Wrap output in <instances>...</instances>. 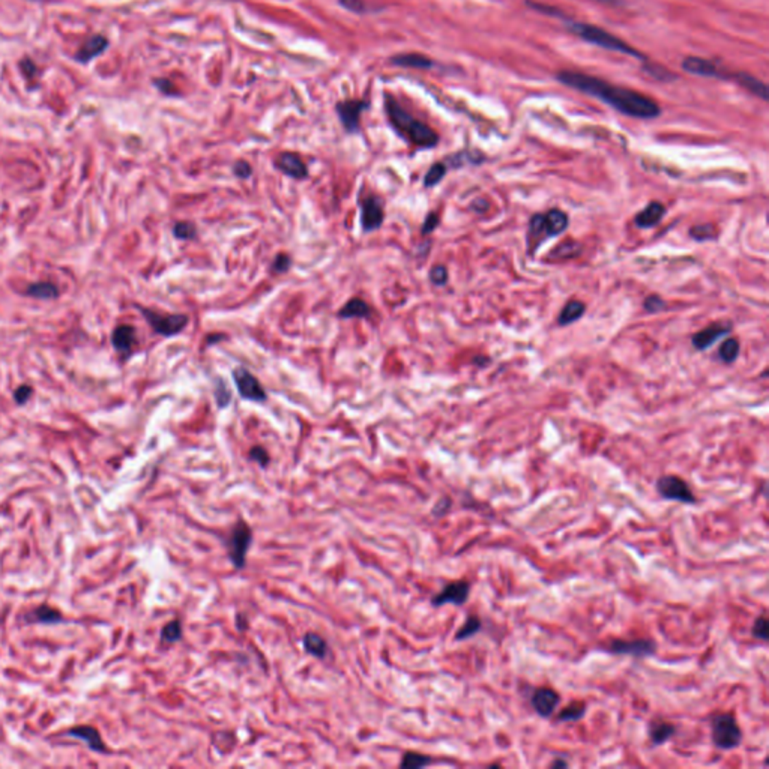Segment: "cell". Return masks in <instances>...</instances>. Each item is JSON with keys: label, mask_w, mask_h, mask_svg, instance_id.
<instances>
[{"label": "cell", "mask_w": 769, "mask_h": 769, "mask_svg": "<svg viewBox=\"0 0 769 769\" xmlns=\"http://www.w3.org/2000/svg\"><path fill=\"white\" fill-rule=\"evenodd\" d=\"M156 83H158L156 86L160 87V89H161L163 92H165V93H169V92H170V91H169L170 87H171V83H170V82H167V80H158Z\"/></svg>", "instance_id": "obj_52"}, {"label": "cell", "mask_w": 769, "mask_h": 769, "mask_svg": "<svg viewBox=\"0 0 769 769\" xmlns=\"http://www.w3.org/2000/svg\"><path fill=\"white\" fill-rule=\"evenodd\" d=\"M250 460L252 462L259 463L261 467H266L271 462V457H269V453L263 448V447H252L250 449Z\"/></svg>", "instance_id": "obj_43"}, {"label": "cell", "mask_w": 769, "mask_h": 769, "mask_svg": "<svg viewBox=\"0 0 769 769\" xmlns=\"http://www.w3.org/2000/svg\"><path fill=\"white\" fill-rule=\"evenodd\" d=\"M430 281L434 285H445L448 281V269L442 265H436L430 271Z\"/></svg>", "instance_id": "obj_42"}, {"label": "cell", "mask_w": 769, "mask_h": 769, "mask_svg": "<svg viewBox=\"0 0 769 769\" xmlns=\"http://www.w3.org/2000/svg\"><path fill=\"white\" fill-rule=\"evenodd\" d=\"M224 338H226V335H223V334H211V335L206 337V343H208V344H217V343L221 342V340H224Z\"/></svg>", "instance_id": "obj_51"}, {"label": "cell", "mask_w": 769, "mask_h": 769, "mask_svg": "<svg viewBox=\"0 0 769 769\" xmlns=\"http://www.w3.org/2000/svg\"><path fill=\"white\" fill-rule=\"evenodd\" d=\"M372 314L371 307L366 303V300L361 299V298H352L348 299L347 303L340 308L337 316L338 319H368V317Z\"/></svg>", "instance_id": "obj_20"}, {"label": "cell", "mask_w": 769, "mask_h": 769, "mask_svg": "<svg viewBox=\"0 0 769 769\" xmlns=\"http://www.w3.org/2000/svg\"><path fill=\"white\" fill-rule=\"evenodd\" d=\"M738 353H740L738 340H727V342H724L720 347V358L727 364H731L738 358Z\"/></svg>", "instance_id": "obj_37"}, {"label": "cell", "mask_w": 769, "mask_h": 769, "mask_svg": "<svg viewBox=\"0 0 769 769\" xmlns=\"http://www.w3.org/2000/svg\"><path fill=\"white\" fill-rule=\"evenodd\" d=\"M213 397H215L218 409H226L232 403V391L223 377H215L212 382Z\"/></svg>", "instance_id": "obj_30"}, {"label": "cell", "mask_w": 769, "mask_h": 769, "mask_svg": "<svg viewBox=\"0 0 769 769\" xmlns=\"http://www.w3.org/2000/svg\"><path fill=\"white\" fill-rule=\"evenodd\" d=\"M711 740L713 747L721 751H731L742 744L744 733L738 720L732 712H718L709 720Z\"/></svg>", "instance_id": "obj_4"}, {"label": "cell", "mask_w": 769, "mask_h": 769, "mask_svg": "<svg viewBox=\"0 0 769 769\" xmlns=\"http://www.w3.org/2000/svg\"><path fill=\"white\" fill-rule=\"evenodd\" d=\"M182 637V625L178 619L170 621L161 631V640L164 643H176Z\"/></svg>", "instance_id": "obj_36"}, {"label": "cell", "mask_w": 769, "mask_h": 769, "mask_svg": "<svg viewBox=\"0 0 769 769\" xmlns=\"http://www.w3.org/2000/svg\"><path fill=\"white\" fill-rule=\"evenodd\" d=\"M32 395H34V388L29 386V385H21V386L17 388V390H15L14 400H15V403L19 404V406H21V404H26L30 400Z\"/></svg>", "instance_id": "obj_45"}, {"label": "cell", "mask_w": 769, "mask_h": 769, "mask_svg": "<svg viewBox=\"0 0 769 769\" xmlns=\"http://www.w3.org/2000/svg\"><path fill=\"white\" fill-rule=\"evenodd\" d=\"M447 174V165L443 163H436L433 164L428 171L425 173V178H424V187L425 188H431L434 185H438L439 182L445 178Z\"/></svg>", "instance_id": "obj_35"}, {"label": "cell", "mask_w": 769, "mask_h": 769, "mask_svg": "<svg viewBox=\"0 0 769 769\" xmlns=\"http://www.w3.org/2000/svg\"><path fill=\"white\" fill-rule=\"evenodd\" d=\"M645 69L648 71L649 75L656 78V80H660V82H672L676 78V75L670 73L669 69H665L661 65H654V63H651V62H646Z\"/></svg>", "instance_id": "obj_38"}, {"label": "cell", "mask_w": 769, "mask_h": 769, "mask_svg": "<svg viewBox=\"0 0 769 769\" xmlns=\"http://www.w3.org/2000/svg\"><path fill=\"white\" fill-rule=\"evenodd\" d=\"M25 295L39 300H49V299H58L59 298V287L56 284L49 281H39L32 283L27 285L25 290Z\"/></svg>", "instance_id": "obj_25"}, {"label": "cell", "mask_w": 769, "mask_h": 769, "mask_svg": "<svg viewBox=\"0 0 769 769\" xmlns=\"http://www.w3.org/2000/svg\"><path fill=\"white\" fill-rule=\"evenodd\" d=\"M247 622H248L247 617H244L241 613L236 616V625L239 630H245V624H247Z\"/></svg>", "instance_id": "obj_53"}, {"label": "cell", "mask_w": 769, "mask_h": 769, "mask_svg": "<svg viewBox=\"0 0 769 769\" xmlns=\"http://www.w3.org/2000/svg\"><path fill=\"white\" fill-rule=\"evenodd\" d=\"M584 310H586V307H584L583 303H580V300H571V303H568L564 307V310L560 311L559 323L560 324H569V323L577 322L584 314Z\"/></svg>", "instance_id": "obj_32"}, {"label": "cell", "mask_w": 769, "mask_h": 769, "mask_svg": "<svg viewBox=\"0 0 769 769\" xmlns=\"http://www.w3.org/2000/svg\"><path fill=\"white\" fill-rule=\"evenodd\" d=\"M482 630V622L477 615H471L466 617V621L463 622L462 627L456 632V640L457 641H463L471 639L473 636H477V634Z\"/></svg>", "instance_id": "obj_31"}, {"label": "cell", "mask_w": 769, "mask_h": 769, "mask_svg": "<svg viewBox=\"0 0 769 769\" xmlns=\"http://www.w3.org/2000/svg\"><path fill=\"white\" fill-rule=\"evenodd\" d=\"M25 621L26 624H44V625H54V624L65 622L59 610L47 604L32 608L29 613H26Z\"/></svg>", "instance_id": "obj_19"}, {"label": "cell", "mask_w": 769, "mask_h": 769, "mask_svg": "<svg viewBox=\"0 0 769 769\" xmlns=\"http://www.w3.org/2000/svg\"><path fill=\"white\" fill-rule=\"evenodd\" d=\"M451 504H453L451 502V499L448 496H443L440 501L434 505V508L431 511L434 517H443V515L448 514V511L451 510Z\"/></svg>", "instance_id": "obj_47"}, {"label": "cell", "mask_w": 769, "mask_h": 769, "mask_svg": "<svg viewBox=\"0 0 769 769\" xmlns=\"http://www.w3.org/2000/svg\"><path fill=\"white\" fill-rule=\"evenodd\" d=\"M293 266V260L289 255H285V252H280V255H276L272 265H271V271L274 274H285L290 271V268Z\"/></svg>", "instance_id": "obj_40"}, {"label": "cell", "mask_w": 769, "mask_h": 769, "mask_svg": "<svg viewBox=\"0 0 769 769\" xmlns=\"http://www.w3.org/2000/svg\"><path fill=\"white\" fill-rule=\"evenodd\" d=\"M558 80L576 91L592 95L610 107H613L622 115L639 119H654L661 115V108L656 102L646 97V95L610 84L598 77L586 75L583 73H574V71H560Z\"/></svg>", "instance_id": "obj_1"}, {"label": "cell", "mask_w": 769, "mask_h": 769, "mask_svg": "<svg viewBox=\"0 0 769 769\" xmlns=\"http://www.w3.org/2000/svg\"><path fill=\"white\" fill-rule=\"evenodd\" d=\"M251 541H252V530L250 525L239 520L233 526L232 532H230L226 543L228 559L236 569H242L245 567V560H247V553L251 545Z\"/></svg>", "instance_id": "obj_7"}, {"label": "cell", "mask_w": 769, "mask_h": 769, "mask_svg": "<svg viewBox=\"0 0 769 769\" xmlns=\"http://www.w3.org/2000/svg\"><path fill=\"white\" fill-rule=\"evenodd\" d=\"M568 227V217L559 209L550 211L547 215H544V228L547 236H556L560 235Z\"/></svg>", "instance_id": "obj_26"}, {"label": "cell", "mask_w": 769, "mask_h": 769, "mask_svg": "<svg viewBox=\"0 0 769 769\" xmlns=\"http://www.w3.org/2000/svg\"><path fill=\"white\" fill-rule=\"evenodd\" d=\"M438 226H439V215L436 212H430L424 220V224L421 227V233L424 236L430 235V233L434 232L436 228H438Z\"/></svg>", "instance_id": "obj_46"}, {"label": "cell", "mask_w": 769, "mask_h": 769, "mask_svg": "<svg viewBox=\"0 0 769 769\" xmlns=\"http://www.w3.org/2000/svg\"><path fill=\"white\" fill-rule=\"evenodd\" d=\"M655 490L658 496L664 501L679 502L683 505H694L697 497L693 493L688 482L678 477V475H663L655 482Z\"/></svg>", "instance_id": "obj_5"}, {"label": "cell", "mask_w": 769, "mask_h": 769, "mask_svg": "<svg viewBox=\"0 0 769 769\" xmlns=\"http://www.w3.org/2000/svg\"><path fill=\"white\" fill-rule=\"evenodd\" d=\"M367 104L361 99H351L340 102L337 106V113L340 116L344 130L347 132H356L359 130V119L361 113L366 110Z\"/></svg>", "instance_id": "obj_15"}, {"label": "cell", "mask_w": 769, "mask_h": 769, "mask_svg": "<svg viewBox=\"0 0 769 769\" xmlns=\"http://www.w3.org/2000/svg\"><path fill=\"white\" fill-rule=\"evenodd\" d=\"M586 711H588V708H586L584 702H573L558 713L556 721L558 723H574V721H580L586 715Z\"/></svg>", "instance_id": "obj_29"}, {"label": "cell", "mask_w": 769, "mask_h": 769, "mask_svg": "<svg viewBox=\"0 0 769 769\" xmlns=\"http://www.w3.org/2000/svg\"><path fill=\"white\" fill-rule=\"evenodd\" d=\"M112 344L119 355L123 356V358H128L132 353L134 346L137 344L136 328L131 327V324H119L112 334Z\"/></svg>", "instance_id": "obj_17"}, {"label": "cell", "mask_w": 769, "mask_h": 769, "mask_svg": "<svg viewBox=\"0 0 769 769\" xmlns=\"http://www.w3.org/2000/svg\"><path fill=\"white\" fill-rule=\"evenodd\" d=\"M107 45H108V41L104 36H101V35L92 36L91 39H87V41L84 43V45L82 47L80 51L77 53L75 58H77L78 62H89L93 58H97V56H99V54L104 53L106 49H107Z\"/></svg>", "instance_id": "obj_22"}, {"label": "cell", "mask_w": 769, "mask_h": 769, "mask_svg": "<svg viewBox=\"0 0 769 769\" xmlns=\"http://www.w3.org/2000/svg\"><path fill=\"white\" fill-rule=\"evenodd\" d=\"M683 68L688 74L700 75V77L724 78V80H732V74H733L731 71L720 68L715 62L703 58H696V56H689L684 59Z\"/></svg>", "instance_id": "obj_12"}, {"label": "cell", "mask_w": 769, "mask_h": 769, "mask_svg": "<svg viewBox=\"0 0 769 769\" xmlns=\"http://www.w3.org/2000/svg\"><path fill=\"white\" fill-rule=\"evenodd\" d=\"M304 649L307 654L316 658H324L328 655V643L322 636L316 632H307L304 636Z\"/></svg>", "instance_id": "obj_28"}, {"label": "cell", "mask_w": 769, "mask_h": 769, "mask_svg": "<svg viewBox=\"0 0 769 769\" xmlns=\"http://www.w3.org/2000/svg\"><path fill=\"white\" fill-rule=\"evenodd\" d=\"M676 735V726L663 718H654L648 723V738L652 747H660Z\"/></svg>", "instance_id": "obj_18"}, {"label": "cell", "mask_w": 769, "mask_h": 769, "mask_svg": "<svg viewBox=\"0 0 769 769\" xmlns=\"http://www.w3.org/2000/svg\"><path fill=\"white\" fill-rule=\"evenodd\" d=\"M732 80L738 82V84H741L742 87H745V89H747L748 92H751L753 95H755V97H757V98H760V99H764V101L768 99L769 92H768L766 84H765L764 82H760L759 78L753 77L751 74H748V73H736V74H732Z\"/></svg>", "instance_id": "obj_24"}, {"label": "cell", "mask_w": 769, "mask_h": 769, "mask_svg": "<svg viewBox=\"0 0 769 769\" xmlns=\"http://www.w3.org/2000/svg\"><path fill=\"white\" fill-rule=\"evenodd\" d=\"M394 65L399 67H407V68H418V69H427L433 67V60L430 58L424 56L419 53H407V54H399L391 59Z\"/></svg>", "instance_id": "obj_27"}, {"label": "cell", "mask_w": 769, "mask_h": 769, "mask_svg": "<svg viewBox=\"0 0 769 769\" xmlns=\"http://www.w3.org/2000/svg\"><path fill=\"white\" fill-rule=\"evenodd\" d=\"M663 305H664V303H663V300H661L660 298H658V296H649V298L645 300V308H646L648 311H651V313L660 311L661 308H663Z\"/></svg>", "instance_id": "obj_49"}, {"label": "cell", "mask_w": 769, "mask_h": 769, "mask_svg": "<svg viewBox=\"0 0 769 769\" xmlns=\"http://www.w3.org/2000/svg\"><path fill=\"white\" fill-rule=\"evenodd\" d=\"M233 174L237 179H242V180L250 179L251 174H252V167L250 165V163L239 160V161H236L235 165H233Z\"/></svg>", "instance_id": "obj_44"}, {"label": "cell", "mask_w": 769, "mask_h": 769, "mask_svg": "<svg viewBox=\"0 0 769 769\" xmlns=\"http://www.w3.org/2000/svg\"><path fill=\"white\" fill-rule=\"evenodd\" d=\"M385 107L392 128L397 131L404 140H407L410 145L424 149H430L438 145L439 136L436 134V131L431 130L430 126L425 125L424 122L418 121V119H415L410 113H407L394 98L388 97Z\"/></svg>", "instance_id": "obj_2"}, {"label": "cell", "mask_w": 769, "mask_h": 769, "mask_svg": "<svg viewBox=\"0 0 769 769\" xmlns=\"http://www.w3.org/2000/svg\"><path fill=\"white\" fill-rule=\"evenodd\" d=\"M768 627H769L768 617H766L765 615L759 616L757 619L755 621V624H753V627H751V636L755 637L756 640L768 641V639H769V637H768V636H769V634H768Z\"/></svg>", "instance_id": "obj_39"}, {"label": "cell", "mask_w": 769, "mask_h": 769, "mask_svg": "<svg viewBox=\"0 0 769 769\" xmlns=\"http://www.w3.org/2000/svg\"><path fill=\"white\" fill-rule=\"evenodd\" d=\"M171 232L179 241H194L197 237V226L191 221H178L174 223Z\"/></svg>", "instance_id": "obj_34"}, {"label": "cell", "mask_w": 769, "mask_h": 769, "mask_svg": "<svg viewBox=\"0 0 769 769\" xmlns=\"http://www.w3.org/2000/svg\"><path fill=\"white\" fill-rule=\"evenodd\" d=\"M664 212L665 209L661 203L658 202L649 203L646 208L636 217V226L640 228L654 227L660 223V220L664 217Z\"/></svg>", "instance_id": "obj_23"}, {"label": "cell", "mask_w": 769, "mask_h": 769, "mask_svg": "<svg viewBox=\"0 0 769 769\" xmlns=\"http://www.w3.org/2000/svg\"><path fill=\"white\" fill-rule=\"evenodd\" d=\"M361 228L364 233L376 232L383 224V200L375 194H368L361 202Z\"/></svg>", "instance_id": "obj_10"}, {"label": "cell", "mask_w": 769, "mask_h": 769, "mask_svg": "<svg viewBox=\"0 0 769 769\" xmlns=\"http://www.w3.org/2000/svg\"><path fill=\"white\" fill-rule=\"evenodd\" d=\"M137 308L143 314V317L146 319V322L150 324V328L154 329L155 334L165 338L179 335L189 323V317L187 314H163L154 310H149V308H143V307H137Z\"/></svg>", "instance_id": "obj_6"}, {"label": "cell", "mask_w": 769, "mask_h": 769, "mask_svg": "<svg viewBox=\"0 0 769 769\" xmlns=\"http://www.w3.org/2000/svg\"><path fill=\"white\" fill-rule=\"evenodd\" d=\"M691 236L697 241H708L712 239V237H715V228L711 224H702V226H696L691 228Z\"/></svg>", "instance_id": "obj_41"}, {"label": "cell", "mask_w": 769, "mask_h": 769, "mask_svg": "<svg viewBox=\"0 0 769 769\" xmlns=\"http://www.w3.org/2000/svg\"><path fill=\"white\" fill-rule=\"evenodd\" d=\"M550 766H552V768H568V766H569V762H568V760H567L565 757H556V759H554L553 762L550 764Z\"/></svg>", "instance_id": "obj_50"}, {"label": "cell", "mask_w": 769, "mask_h": 769, "mask_svg": "<svg viewBox=\"0 0 769 769\" xmlns=\"http://www.w3.org/2000/svg\"><path fill=\"white\" fill-rule=\"evenodd\" d=\"M727 332H729V327H724V324L721 323L711 324V327L705 328L703 331L699 332V334H696L693 337V346L696 348H699V351H705V348H708L709 346L715 343L720 337L726 335Z\"/></svg>", "instance_id": "obj_21"}, {"label": "cell", "mask_w": 769, "mask_h": 769, "mask_svg": "<svg viewBox=\"0 0 769 769\" xmlns=\"http://www.w3.org/2000/svg\"><path fill=\"white\" fill-rule=\"evenodd\" d=\"M232 377L235 380L237 392H239L244 400H248L252 403H265L268 400V394L265 391L263 385H261L260 380L255 375H251L248 370L237 367L232 371Z\"/></svg>", "instance_id": "obj_9"}, {"label": "cell", "mask_w": 769, "mask_h": 769, "mask_svg": "<svg viewBox=\"0 0 769 769\" xmlns=\"http://www.w3.org/2000/svg\"><path fill=\"white\" fill-rule=\"evenodd\" d=\"M565 23V26L569 32H573L574 35H577L578 38H582L583 41L593 44V45H598L601 49H606L610 51H617V53H622V54H628V56L632 58H639V59H645L643 54H640L639 50L634 49L630 44H627L622 39H619L617 36H615L613 34H610V32L597 27L593 25H588V23H582V21H574V20H568L567 17L562 19Z\"/></svg>", "instance_id": "obj_3"}, {"label": "cell", "mask_w": 769, "mask_h": 769, "mask_svg": "<svg viewBox=\"0 0 769 769\" xmlns=\"http://www.w3.org/2000/svg\"><path fill=\"white\" fill-rule=\"evenodd\" d=\"M340 5L344 6L347 11L356 14H362L366 11V3H364V0H340Z\"/></svg>", "instance_id": "obj_48"}, {"label": "cell", "mask_w": 769, "mask_h": 769, "mask_svg": "<svg viewBox=\"0 0 769 769\" xmlns=\"http://www.w3.org/2000/svg\"><path fill=\"white\" fill-rule=\"evenodd\" d=\"M597 2L604 3V5H612V6H613V5H619V3H621V0H597Z\"/></svg>", "instance_id": "obj_54"}, {"label": "cell", "mask_w": 769, "mask_h": 769, "mask_svg": "<svg viewBox=\"0 0 769 769\" xmlns=\"http://www.w3.org/2000/svg\"><path fill=\"white\" fill-rule=\"evenodd\" d=\"M274 165L276 170L292 179L304 180L308 178V167L298 154L283 152L275 158Z\"/></svg>", "instance_id": "obj_14"}, {"label": "cell", "mask_w": 769, "mask_h": 769, "mask_svg": "<svg viewBox=\"0 0 769 769\" xmlns=\"http://www.w3.org/2000/svg\"><path fill=\"white\" fill-rule=\"evenodd\" d=\"M658 645L654 639H613L608 640L606 645L601 646V651L612 655H628L634 658L654 656L656 654Z\"/></svg>", "instance_id": "obj_8"}, {"label": "cell", "mask_w": 769, "mask_h": 769, "mask_svg": "<svg viewBox=\"0 0 769 769\" xmlns=\"http://www.w3.org/2000/svg\"><path fill=\"white\" fill-rule=\"evenodd\" d=\"M63 735L86 742L87 748L95 751V753H99V755H107V753H108L104 741H102V736H101L99 731H98V729H95L93 726H89V724L75 726L73 729H68V731Z\"/></svg>", "instance_id": "obj_16"}, {"label": "cell", "mask_w": 769, "mask_h": 769, "mask_svg": "<svg viewBox=\"0 0 769 769\" xmlns=\"http://www.w3.org/2000/svg\"><path fill=\"white\" fill-rule=\"evenodd\" d=\"M560 703V696L556 689L549 687H540L530 696V705H532L536 715L541 718H550L554 711L558 709Z\"/></svg>", "instance_id": "obj_13"}, {"label": "cell", "mask_w": 769, "mask_h": 769, "mask_svg": "<svg viewBox=\"0 0 769 769\" xmlns=\"http://www.w3.org/2000/svg\"><path fill=\"white\" fill-rule=\"evenodd\" d=\"M471 595V583L466 580H457L448 583L439 593L431 598L433 607H442L447 604L463 606Z\"/></svg>", "instance_id": "obj_11"}, {"label": "cell", "mask_w": 769, "mask_h": 769, "mask_svg": "<svg viewBox=\"0 0 769 769\" xmlns=\"http://www.w3.org/2000/svg\"><path fill=\"white\" fill-rule=\"evenodd\" d=\"M431 764H433L431 756L421 755V753H416V751H407L401 759L400 768L418 769V768H424V766L431 765Z\"/></svg>", "instance_id": "obj_33"}]
</instances>
